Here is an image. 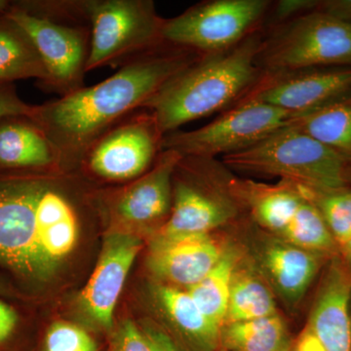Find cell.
<instances>
[{
	"mask_svg": "<svg viewBox=\"0 0 351 351\" xmlns=\"http://www.w3.org/2000/svg\"><path fill=\"white\" fill-rule=\"evenodd\" d=\"M66 174H0V270L25 287L47 282L77 243L82 207Z\"/></svg>",
	"mask_w": 351,
	"mask_h": 351,
	"instance_id": "1",
	"label": "cell"
},
{
	"mask_svg": "<svg viewBox=\"0 0 351 351\" xmlns=\"http://www.w3.org/2000/svg\"><path fill=\"white\" fill-rule=\"evenodd\" d=\"M198 53L164 43L134 58L98 84L43 105L29 117L56 149L62 172L77 170L88 149L108 129L143 107Z\"/></svg>",
	"mask_w": 351,
	"mask_h": 351,
	"instance_id": "2",
	"label": "cell"
},
{
	"mask_svg": "<svg viewBox=\"0 0 351 351\" xmlns=\"http://www.w3.org/2000/svg\"><path fill=\"white\" fill-rule=\"evenodd\" d=\"M263 44L251 36L223 52L204 54L171 77L145 104L164 136L230 106L257 84Z\"/></svg>",
	"mask_w": 351,
	"mask_h": 351,
	"instance_id": "3",
	"label": "cell"
},
{
	"mask_svg": "<svg viewBox=\"0 0 351 351\" xmlns=\"http://www.w3.org/2000/svg\"><path fill=\"white\" fill-rule=\"evenodd\" d=\"M4 13L36 46L47 71L44 89L63 97L84 87L91 25L83 0L9 1Z\"/></svg>",
	"mask_w": 351,
	"mask_h": 351,
	"instance_id": "4",
	"label": "cell"
},
{
	"mask_svg": "<svg viewBox=\"0 0 351 351\" xmlns=\"http://www.w3.org/2000/svg\"><path fill=\"white\" fill-rule=\"evenodd\" d=\"M232 169L276 176L313 191H339L346 182V157L288 125L248 149L221 157Z\"/></svg>",
	"mask_w": 351,
	"mask_h": 351,
	"instance_id": "5",
	"label": "cell"
},
{
	"mask_svg": "<svg viewBox=\"0 0 351 351\" xmlns=\"http://www.w3.org/2000/svg\"><path fill=\"white\" fill-rule=\"evenodd\" d=\"M91 25L86 71L122 66L163 45L165 20L151 0H83Z\"/></svg>",
	"mask_w": 351,
	"mask_h": 351,
	"instance_id": "6",
	"label": "cell"
},
{
	"mask_svg": "<svg viewBox=\"0 0 351 351\" xmlns=\"http://www.w3.org/2000/svg\"><path fill=\"white\" fill-rule=\"evenodd\" d=\"M297 115L262 101L241 100L237 107L207 125L164 136L162 151L171 149L182 157H223L258 144L274 132L290 125Z\"/></svg>",
	"mask_w": 351,
	"mask_h": 351,
	"instance_id": "7",
	"label": "cell"
},
{
	"mask_svg": "<svg viewBox=\"0 0 351 351\" xmlns=\"http://www.w3.org/2000/svg\"><path fill=\"white\" fill-rule=\"evenodd\" d=\"M164 135L147 110L117 122L88 149L77 170L107 182H130L152 169L162 152Z\"/></svg>",
	"mask_w": 351,
	"mask_h": 351,
	"instance_id": "8",
	"label": "cell"
},
{
	"mask_svg": "<svg viewBox=\"0 0 351 351\" xmlns=\"http://www.w3.org/2000/svg\"><path fill=\"white\" fill-rule=\"evenodd\" d=\"M269 5L265 0H215L165 20L164 43L213 54L234 47L257 24Z\"/></svg>",
	"mask_w": 351,
	"mask_h": 351,
	"instance_id": "9",
	"label": "cell"
},
{
	"mask_svg": "<svg viewBox=\"0 0 351 351\" xmlns=\"http://www.w3.org/2000/svg\"><path fill=\"white\" fill-rule=\"evenodd\" d=\"M261 55L272 73L351 64V24L324 14L304 16L263 45Z\"/></svg>",
	"mask_w": 351,
	"mask_h": 351,
	"instance_id": "10",
	"label": "cell"
},
{
	"mask_svg": "<svg viewBox=\"0 0 351 351\" xmlns=\"http://www.w3.org/2000/svg\"><path fill=\"white\" fill-rule=\"evenodd\" d=\"M182 158L178 152L163 149L151 170L110 197L112 218L128 226H145L168 219L173 204V177Z\"/></svg>",
	"mask_w": 351,
	"mask_h": 351,
	"instance_id": "11",
	"label": "cell"
},
{
	"mask_svg": "<svg viewBox=\"0 0 351 351\" xmlns=\"http://www.w3.org/2000/svg\"><path fill=\"white\" fill-rule=\"evenodd\" d=\"M141 249L142 241L134 233L117 230L106 237L98 263L80 298L85 313L101 328L112 327L115 306Z\"/></svg>",
	"mask_w": 351,
	"mask_h": 351,
	"instance_id": "12",
	"label": "cell"
},
{
	"mask_svg": "<svg viewBox=\"0 0 351 351\" xmlns=\"http://www.w3.org/2000/svg\"><path fill=\"white\" fill-rule=\"evenodd\" d=\"M255 85L243 100H255L302 114L334 103L351 89V69L284 73Z\"/></svg>",
	"mask_w": 351,
	"mask_h": 351,
	"instance_id": "13",
	"label": "cell"
},
{
	"mask_svg": "<svg viewBox=\"0 0 351 351\" xmlns=\"http://www.w3.org/2000/svg\"><path fill=\"white\" fill-rule=\"evenodd\" d=\"M223 252L210 234L157 233L149 246L147 265L159 278L189 289L207 276Z\"/></svg>",
	"mask_w": 351,
	"mask_h": 351,
	"instance_id": "14",
	"label": "cell"
},
{
	"mask_svg": "<svg viewBox=\"0 0 351 351\" xmlns=\"http://www.w3.org/2000/svg\"><path fill=\"white\" fill-rule=\"evenodd\" d=\"M62 172L49 138L29 117L0 119V174Z\"/></svg>",
	"mask_w": 351,
	"mask_h": 351,
	"instance_id": "15",
	"label": "cell"
},
{
	"mask_svg": "<svg viewBox=\"0 0 351 351\" xmlns=\"http://www.w3.org/2000/svg\"><path fill=\"white\" fill-rule=\"evenodd\" d=\"M173 184L172 210L157 232L159 234H209L232 216V208L228 202L204 189L184 180Z\"/></svg>",
	"mask_w": 351,
	"mask_h": 351,
	"instance_id": "16",
	"label": "cell"
},
{
	"mask_svg": "<svg viewBox=\"0 0 351 351\" xmlns=\"http://www.w3.org/2000/svg\"><path fill=\"white\" fill-rule=\"evenodd\" d=\"M350 289V278L334 267L314 307L309 327L326 351H351Z\"/></svg>",
	"mask_w": 351,
	"mask_h": 351,
	"instance_id": "17",
	"label": "cell"
},
{
	"mask_svg": "<svg viewBox=\"0 0 351 351\" xmlns=\"http://www.w3.org/2000/svg\"><path fill=\"white\" fill-rule=\"evenodd\" d=\"M156 295L159 306L193 350H219L221 330L207 319L188 291L161 285Z\"/></svg>",
	"mask_w": 351,
	"mask_h": 351,
	"instance_id": "18",
	"label": "cell"
},
{
	"mask_svg": "<svg viewBox=\"0 0 351 351\" xmlns=\"http://www.w3.org/2000/svg\"><path fill=\"white\" fill-rule=\"evenodd\" d=\"M34 78L43 86L47 71L36 46L22 27L0 13V83Z\"/></svg>",
	"mask_w": 351,
	"mask_h": 351,
	"instance_id": "19",
	"label": "cell"
},
{
	"mask_svg": "<svg viewBox=\"0 0 351 351\" xmlns=\"http://www.w3.org/2000/svg\"><path fill=\"white\" fill-rule=\"evenodd\" d=\"M265 265L276 287L290 301H297L304 294L318 267L308 251L284 244L267 249Z\"/></svg>",
	"mask_w": 351,
	"mask_h": 351,
	"instance_id": "20",
	"label": "cell"
},
{
	"mask_svg": "<svg viewBox=\"0 0 351 351\" xmlns=\"http://www.w3.org/2000/svg\"><path fill=\"white\" fill-rule=\"evenodd\" d=\"M219 348L223 351H291L292 341L278 314L223 325Z\"/></svg>",
	"mask_w": 351,
	"mask_h": 351,
	"instance_id": "21",
	"label": "cell"
},
{
	"mask_svg": "<svg viewBox=\"0 0 351 351\" xmlns=\"http://www.w3.org/2000/svg\"><path fill=\"white\" fill-rule=\"evenodd\" d=\"M291 125L341 156H351V104L334 101L298 114Z\"/></svg>",
	"mask_w": 351,
	"mask_h": 351,
	"instance_id": "22",
	"label": "cell"
},
{
	"mask_svg": "<svg viewBox=\"0 0 351 351\" xmlns=\"http://www.w3.org/2000/svg\"><path fill=\"white\" fill-rule=\"evenodd\" d=\"M237 262V255L233 252H223L207 276L188 289L207 319L221 330L225 324Z\"/></svg>",
	"mask_w": 351,
	"mask_h": 351,
	"instance_id": "23",
	"label": "cell"
},
{
	"mask_svg": "<svg viewBox=\"0 0 351 351\" xmlns=\"http://www.w3.org/2000/svg\"><path fill=\"white\" fill-rule=\"evenodd\" d=\"M295 186L270 188L248 184L243 191L258 223L282 233L306 198V195H302L304 189L299 184Z\"/></svg>",
	"mask_w": 351,
	"mask_h": 351,
	"instance_id": "24",
	"label": "cell"
},
{
	"mask_svg": "<svg viewBox=\"0 0 351 351\" xmlns=\"http://www.w3.org/2000/svg\"><path fill=\"white\" fill-rule=\"evenodd\" d=\"M274 314H277L276 302L269 289L255 277L234 276L223 325L260 319Z\"/></svg>",
	"mask_w": 351,
	"mask_h": 351,
	"instance_id": "25",
	"label": "cell"
},
{
	"mask_svg": "<svg viewBox=\"0 0 351 351\" xmlns=\"http://www.w3.org/2000/svg\"><path fill=\"white\" fill-rule=\"evenodd\" d=\"M282 234L291 244L308 252L329 250L334 239L320 210L306 195Z\"/></svg>",
	"mask_w": 351,
	"mask_h": 351,
	"instance_id": "26",
	"label": "cell"
},
{
	"mask_svg": "<svg viewBox=\"0 0 351 351\" xmlns=\"http://www.w3.org/2000/svg\"><path fill=\"white\" fill-rule=\"evenodd\" d=\"M319 206L332 237L346 246L351 239V191H330Z\"/></svg>",
	"mask_w": 351,
	"mask_h": 351,
	"instance_id": "27",
	"label": "cell"
},
{
	"mask_svg": "<svg viewBox=\"0 0 351 351\" xmlns=\"http://www.w3.org/2000/svg\"><path fill=\"white\" fill-rule=\"evenodd\" d=\"M44 351H97V343L82 328L60 321L46 332Z\"/></svg>",
	"mask_w": 351,
	"mask_h": 351,
	"instance_id": "28",
	"label": "cell"
},
{
	"mask_svg": "<svg viewBox=\"0 0 351 351\" xmlns=\"http://www.w3.org/2000/svg\"><path fill=\"white\" fill-rule=\"evenodd\" d=\"M112 351H152V348L144 332L131 321H125L113 338Z\"/></svg>",
	"mask_w": 351,
	"mask_h": 351,
	"instance_id": "29",
	"label": "cell"
},
{
	"mask_svg": "<svg viewBox=\"0 0 351 351\" xmlns=\"http://www.w3.org/2000/svg\"><path fill=\"white\" fill-rule=\"evenodd\" d=\"M21 315L13 304L0 298V351H7L17 337Z\"/></svg>",
	"mask_w": 351,
	"mask_h": 351,
	"instance_id": "30",
	"label": "cell"
},
{
	"mask_svg": "<svg viewBox=\"0 0 351 351\" xmlns=\"http://www.w3.org/2000/svg\"><path fill=\"white\" fill-rule=\"evenodd\" d=\"M32 110L34 106L21 99L14 83H0V119L18 115L29 117Z\"/></svg>",
	"mask_w": 351,
	"mask_h": 351,
	"instance_id": "31",
	"label": "cell"
},
{
	"mask_svg": "<svg viewBox=\"0 0 351 351\" xmlns=\"http://www.w3.org/2000/svg\"><path fill=\"white\" fill-rule=\"evenodd\" d=\"M144 334L152 351H179L169 336L156 328H145Z\"/></svg>",
	"mask_w": 351,
	"mask_h": 351,
	"instance_id": "32",
	"label": "cell"
},
{
	"mask_svg": "<svg viewBox=\"0 0 351 351\" xmlns=\"http://www.w3.org/2000/svg\"><path fill=\"white\" fill-rule=\"evenodd\" d=\"M294 351H326L311 328L307 326L302 332Z\"/></svg>",
	"mask_w": 351,
	"mask_h": 351,
	"instance_id": "33",
	"label": "cell"
},
{
	"mask_svg": "<svg viewBox=\"0 0 351 351\" xmlns=\"http://www.w3.org/2000/svg\"><path fill=\"white\" fill-rule=\"evenodd\" d=\"M0 295H6V297H11V295H16L14 294L12 288L10 286L6 285L5 283L0 280Z\"/></svg>",
	"mask_w": 351,
	"mask_h": 351,
	"instance_id": "34",
	"label": "cell"
},
{
	"mask_svg": "<svg viewBox=\"0 0 351 351\" xmlns=\"http://www.w3.org/2000/svg\"><path fill=\"white\" fill-rule=\"evenodd\" d=\"M346 250H348V254H350V256L351 257V239L350 241H348V243L346 245Z\"/></svg>",
	"mask_w": 351,
	"mask_h": 351,
	"instance_id": "35",
	"label": "cell"
}]
</instances>
